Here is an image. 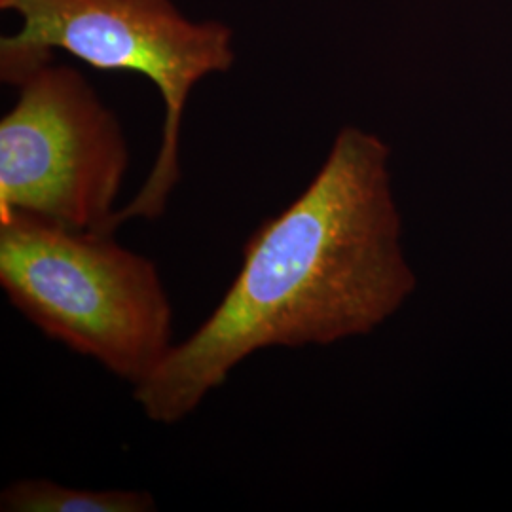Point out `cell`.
<instances>
[{
    "label": "cell",
    "instance_id": "cell-3",
    "mask_svg": "<svg viewBox=\"0 0 512 512\" xmlns=\"http://www.w3.org/2000/svg\"><path fill=\"white\" fill-rule=\"evenodd\" d=\"M21 19L0 40L2 82H19L65 50L101 71L148 78L164 101L156 162L133 200L114 213L112 230L131 219L164 217L181 179L179 147L184 107L198 82L226 73L236 61L234 33L220 21H192L171 0H0Z\"/></svg>",
    "mask_w": 512,
    "mask_h": 512
},
{
    "label": "cell",
    "instance_id": "cell-4",
    "mask_svg": "<svg viewBox=\"0 0 512 512\" xmlns=\"http://www.w3.org/2000/svg\"><path fill=\"white\" fill-rule=\"evenodd\" d=\"M0 120V215L114 234L129 148L116 114L73 67L46 61Z\"/></svg>",
    "mask_w": 512,
    "mask_h": 512
},
{
    "label": "cell",
    "instance_id": "cell-5",
    "mask_svg": "<svg viewBox=\"0 0 512 512\" xmlns=\"http://www.w3.org/2000/svg\"><path fill=\"white\" fill-rule=\"evenodd\" d=\"M2 512H154L148 492L63 486L46 478H21L0 494Z\"/></svg>",
    "mask_w": 512,
    "mask_h": 512
},
{
    "label": "cell",
    "instance_id": "cell-2",
    "mask_svg": "<svg viewBox=\"0 0 512 512\" xmlns=\"http://www.w3.org/2000/svg\"><path fill=\"white\" fill-rule=\"evenodd\" d=\"M0 287L40 332L133 387L175 346L162 275L114 234L0 215Z\"/></svg>",
    "mask_w": 512,
    "mask_h": 512
},
{
    "label": "cell",
    "instance_id": "cell-1",
    "mask_svg": "<svg viewBox=\"0 0 512 512\" xmlns=\"http://www.w3.org/2000/svg\"><path fill=\"white\" fill-rule=\"evenodd\" d=\"M389 148L344 128L306 190L264 220L217 308L133 397L148 420L188 418L232 370L268 348L329 346L384 323L416 287L401 247Z\"/></svg>",
    "mask_w": 512,
    "mask_h": 512
}]
</instances>
